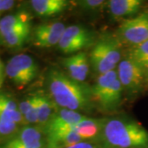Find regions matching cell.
I'll use <instances>...</instances> for the list:
<instances>
[{
	"label": "cell",
	"mask_w": 148,
	"mask_h": 148,
	"mask_svg": "<svg viewBox=\"0 0 148 148\" xmlns=\"http://www.w3.org/2000/svg\"><path fill=\"white\" fill-rule=\"evenodd\" d=\"M47 85L51 100L61 109L74 111L87 110L92 102L90 88L74 81L57 69L49 72Z\"/></svg>",
	"instance_id": "cell-1"
},
{
	"label": "cell",
	"mask_w": 148,
	"mask_h": 148,
	"mask_svg": "<svg viewBox=\"0 0 148 148\" xmlns=\"http://www.w3.org/2000/svg\"><path fill=\"white\" fill-rule=\"evenodd\" d=\"M108 148H147L148 132L137 122L122 118L105 119L101 133Z\"/></svg>",
	"instance_id": "cell-2"
},
{
	"label": "cell",
	"mask_w": 148,
	"mask_h": 148,
	"mask_svg": "<svg viewBox=\"0 0 148 148\" xmlns=\"http://www.w3.org/2000/svg\"><path fill=\"white\" fill-rule=\"evenodd\" d=\"M88 58L90 66L98 76L115 70L122 58L119 38L109 35L100 38L95 41Z\"/></svg>",
	"instance_id": "cell-3"
},
{
	"label": "cell",
	"mask_w": 148,
	"mask_h": 148,
	"mask_svg": "<svg viewBox=\"0 0 148 148\" xmlns=\"http://www.w3.org/2000/svg\"><path fill=\"white\" fill-rule=\"evenodd\" d=\"M90 92L91 101L101 110L106 112L115 110L121 103L123 93L117 70L98 76Z\"/></svg>",
	"instance_id": "cell-4"
},
{
	"label": "cell",
	"mask_w": 148,
	"mask_h": 148,
	"mask_svg": "<svg viewBox=\"0 0 148 148\" xmlns=\"http://www.w3.org/2000/svg\"><path fill=\"white\" fill-rule=\"evenodd\" d=\"M5 69L6 76L19 89H22L36 77L38 65L30 55L19 53L9 59Z\"/></svg>",
	"instance_id": "cell-5"
},
{
	"label": "cell",
	"mask_w": 148,
	"mask_h": 148,
	"mask_svg": "<svg viewBox=\"0 0 148 148\" xmlns=\"http://www.w3.org/2000/svg\"><path fill=\"white\" fill-rule=\"evenodd\" d=\"M94 33L86 27L73 25L66 27L58 44V49L65 54H74L94 45Z\"/></svg>",
	"instance_id": "cell-6"
},
{
	"label": "cell",
	"mask_w": 148,
	"mask_h": 148,
	"mask_svg": "<svg viewBox=\"0 0 148 148\" xmlns=\"http://www.w3.org/2000/svg\"><path fill=\"white\" fill-rule=\"evenodd\" d=\"M119 38L131 47L148 40V10L123 20L119 27Z\"/></svg>",
	"instance_id": "cell-7"
},
{
	"label": "cell",
	"mask_w": 148,
	"mask_h": 148,
	"mask_svg": "<svg viewBox=\"0 0 148 148\" xmlns=\"http://www.w3.org/2000/svg\"><path fill=\"white\" fill-rule=\"evenodd\" d=\"M117 73L123 91L129 95L138 94L146 84L144 69L127 57L119 64Z\"/></svg>",
	"instance_id": "cell-8"
},
{
	"label": "cell",
	"mask_w": 148,
	"mask_h": 148,
	"mask_svg": "<svg viewBox=\"0 0 148 148\" xmlns=\"http://www.w3.org/2000/svg\"><path fill=\"white\" fill-rule=\"evenodd\" d=\"M24 121L18 105L13 98L7 94L0 93V136L13 133L17 125Z\"/></svg>",
	"instance_id": "cell-9"
},
{
	"label": "cell",
	"mask_w": 148,
	"mask_h": 148,
	"mask_svg": "<svg viewBox=\"0 0 148 148\" xmlns=\"http://www.w3.org/2000/svg\"><path fill=\"white\" fill-rule=\"evenodd\" d=\"M65 25L61 21L42 24L34 29L32 43L40 48H49L58 45L65 30Z\"/></svg>",
	"instance_id": "cell-10"
},
{
	"label": "cell",
	"mask_w": 148,
	"mask_h": 148,
	"mask_svg": "<svg viewBox=\"0 0 148 148\" xmlns=\"http://www.w3.org/2000/svg\"><path fill=\"white\" fill-rule=\"evenodd\" d=\"M86 117L74 110L58 109L43 128L45 133L58 130H73L74 126Z\"/></svg>",
	"instance_id": "cell-11"
},
{
	"label": "cell",
	"mask_w": 148,
	"mask_h": 148,
	"mask_svg": "<svg viewBox=\"0 0 148 148\" xmlns=\"http://www.w3.org/2000/svg\"><path fill=\"white\" fill-rule=\"evenodd\" d=\"M62 64L68 72V75L74 81L83 83L87 78L90 66L86 52L82 51L63 58Z\"/></svg>",
	"instance_id": "cell-12"
},
{
	"label": "cell",
	"mask_w": 148,
	"mask_h": 148,
	"mask_svg": "<svg viewBox=\"0 0 148 148\" xmlns=\"http://www.w3.org/2000/svg\"><path fill=\"white\" fill-rule=\"evenodd\" d=\"M8 144L27 148H45L42 132L34 127H26L10 140Z\"/></svg>",
	"instance_id": "cell-13"
},
{
	"label": "cell",
	"mask_w": 148,
	"mask_h": 148,
	"mask_svg": "<svg viewBox=\"0 0 148 148\" xmlns=\"http://www.w3.org/2000/svg\"><path fill=\"white\" fill-rule=\"evenodd\" d=\"M47 148H68L82 139L74 130H58L45 133Z\"/></svg>",
	"instance_id": "cell-14"
},
{
	"label": "cell",
	"mask_w": 148,
	"mask_h": 148,
	"mask_svg": "<svg viewBox=\"0 0 148 148\" xmlns=\"http://www.w3.org/2000/svg\"><path fill=\"white\" fill-rule=\"evenodd\" d=\"M32 15L25 11L9 14L0 19V37L3 38L22 27L32 25Z\"/></svg>",
	"instance_id": "cell-15"
},
{
	"label": "cell",
	"mask_w": 148,
	"mask_h": 148,
	"mask_svg": "<svg viewBox=\"0 0 148 148\" xmlns=\"http://www.w3.org/2000/svg\"><path fill=\"white\" fill-rule=\"evenodd\" d=\"M143 4L141 0H110L107 5L112 17L119 19L137 14Z\"/></svg>",
	"instance_id": "cell-16"
},
{
	"label": "cell",
	"mask_w": 148,
	"mask_h": 148,
	"mask_svg": "<svg viewBox=\"0 0 148 148\" xmlns=\"http://www.w3.org/2000/svg\"><path fill=\"white\" fill-rule=\"evenodd\" d=\"M31 6L38 16L49 17L64 12L69 6V2L66 0H32Z\"/></svg>",
	"instance_id": "cell-17"
},
{
	"label": "cell",
	"mask_w": 148,
	"mask_h": 148,
	"mask_svg": "<svg viewBox=\"0 0 148 148\" xmlns=\"http://www.w3.org/2000/svg\"><path fill=\"white\" fill-rule=\"evenodd\" d=\"M105 119L86 118L74 126L73 130L82 139H91L101 135Z\"/></svg>",
	"instance_id": "cell-18"
},
{
	"label": "cell",
	"mask_w": 148,
	"mask_h": 148,
	"mask_svg": "<svg viewBox=\"0 0 148 148\" xmlns=\"http://www.w3.org/2000/svg\"><path fill=\"white\" fill-rule=\"evenodd\" d=\"M36 109L38 114V123L44 128L48 122L50 120L55 113L53 107L55 104L50 97L45 95L42 92L36 94Z\"/></svg>",
	"instance_id": "cell-19"
},
{
	"label": "cell",
	"mask_w": 148,
	"mask_h": 148,
	"mask_svg": "<svg viewBox=\"0 0 148 148\" xmlns=\"http://www.w3.org/2000/svg\"><path fill=\"white\" fill-rule=\"evenodd\" d=\"M18 108L25 121L30 123H38L36 94L21 101L18 105Z\"/></svg>",
	"instance_id": "cell-20"
},
{
	"label": "cell",
	"mask_w": 148,
	"mask_h": 148,
	"mask_svg": "<svg viewBox=\"0 0 148 148\" xmlns=\"http://www.w3.org/2000/svg\"><path fill=\"white\" fill-rule=\"evenodd\" d=\"M31 31H32V25L25 26L19 29H16L14 32L3 36L2 39L8 47H20L27 41L28 37L30 36Z\"/></svg>",
	"instance_id": "cell-21"
},
{
	"label": "cell",
	"mask_w": 148,
	"mask_h": 148,
	"mask_svg": "<svg viewBox=\"0 0 148 148\" xmlns=\"http://www.w3.org/2000/svg\"><path fill=\"white\" fill-rule=\"evenodd\" d=\"M127 57L145 70L148 67V40L132 46L127 51Z\"/></svg>",
	"instance_id": "cell-22"
},
{
	"label": "cell",
	"mask_w": 148,
	"mask_h": 148,
	"mask_svg": "<svg viewBox=\"0 0 148 148\" xmlns=\"http://www.w3.org/2000/svg\"><path fill=\"white\" fill-rule=\"evenodd\" d=\"M107 4L108 2L101 0H83L78 2V5L86 11H99Z\"/></svg>",
	"instance_id": "cell-23"
},
{
	"label": "cell",
	"mask_w": 148,
	"mask_h": 148,
	"mask_svg": "<svg viewBox=\"0 0 148 148\" xmlns=\"http://www.w3.org/2000/svg\"><path fill=\"white\" fill-rule=\"evenodd\" d=\"M15 5V2L12 0H0V12L10 10Z\"/></svg>",
	"instance_id": "cell-24"
},
{
	"label": "cell",
	"mask_w": 148,
	"mask_h": 148,
	"mask_svg": "<svg viewBox=\"0 0 148 148\" xmlns=\"http://www.w3.org/2000/svg\"><path fill=\"white\" fill-rule=\"evenodd\" d=\"M68 148H98L96 147L95 146H94L93 144L89 143H86V142H80V143L75 144L73 146L70 147Z\"/></svg>",
	"instance_id": "cell-25"
},
{
	"label": "cell",
	"mask_w": 148,
	"mask_h": 148,
	"mask_svg": "<svg viewBox=\"0 0 148 148\" xmlns=\"http://www.w3.org/2000/svg\"><path fill=\"white\" fill-rule=\"evenodd\" d=\"M6 76L5 66L3 65L2 60L0 59V88L3 86V84L4 82V78Z\"/></svg>",
	"instance_id": "cell-26"
},
{
	"label": "cell",
	"mask_w": 148,
	"mask_h": 148,
	"mask_svg": "<svg viewBox=\"0 0 148 148\" xmlns=\"http://www.w3.org/2000/svg\"><path fill=\"white\" fill-rule=\"evenodd\" d=\"M145 72V81H146V84H148V67L144 70Z\"/></svg>",
	"instance_id": "cell-27"
}]
</instances>
